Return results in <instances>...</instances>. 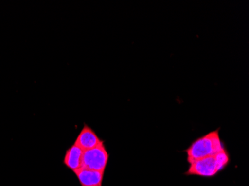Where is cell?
Listing matches in <instances>:
<instances>
[{"mask_svg":"<svg viewBox=\"0 0 249 186\" xmlns=\"http://www.w3.org/2000/svg\"><path fill=\"white\" fill-rule=\"evenodd\" d=\"M219 129L216 130L197 138L186 150L187 162L190 164L198 159L213 156L226 151L219 136Z\"/></svg>","mask_w":249,"mask_h":186,"instance_id":"obj_1","label":"cell"},{"mask_svg":"<svg viewBox=\"0 0 249 186\" xmlns=\"http://www.w3.org/2000/svg\"><path fill=\"white\" fill-rule=\"evenodd\" d=\"M230 162V156L227 151L213 156L198 159L190 164L185 173L187 176H198L201 177H213L223 170Z\"/></svg>","mask_w":249,"mask_h":186,"instance_id":"obj_2","label":"cell"},{"mask_svg":"<svg viewBox=\"0 0 249 186\" xmlns=\"http://www.w3.org/2000/svg\"><path fill=\"white\" fill-rule=\"evenodd\" d=\"M108 160V153L104 144H103L96 148L84 151L82 167L97 171L105 172Z\"/></svg>","mask_w":249,"mask_h":186,"instance_id":"obj_3","label":"cell"},{"mask_svg":"<svg viewBox=\"0 0 249 186\" xmlns=\"http://www.w3.org/2000/svg\"><path fill=\"white\" fill-rule=\"evenodd\" d=\"M75 144L83 151H87L103 145L104 141L98 136L91 127L85 124L80 134L75 139Z\"/></svg>","mask_w":249,"mask_h":186,"instance_id":"obj_4","label":"cell"},{"mask_svg":"<svg viewBox=\"0 0 249 186\" xmlns=\"http://www.w3.org/2000/svg\"><path fill=\"white\" fill-rule=\"evenodd\" d=\"M75 174L81 186H103L105 172L82 168Z\"/></svg>","mask_w":249,"mask_h":186,"instance_id":"obj_5","label":"cell"},{"mask_svg":"<svg viewBox=\"0 0 249 186\" xmlns=\"http://www.w3.org/2000/svg\"><path fill=\"white\" fill-rule=\"evenodd\" d=\"M83 153V150L74 143L69 149H67L66 151L65 156L63 161L64 166L74 173L78 171L82 168Z\"/></svg>","mask_w":249,"mask_h":186,"instance_id":"obj_6","label":"cell"}]
</instances>
